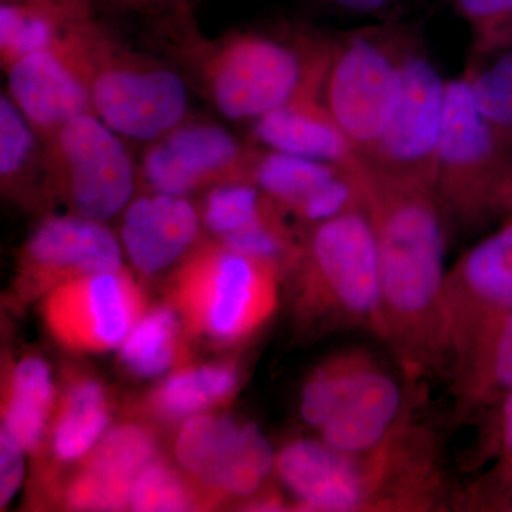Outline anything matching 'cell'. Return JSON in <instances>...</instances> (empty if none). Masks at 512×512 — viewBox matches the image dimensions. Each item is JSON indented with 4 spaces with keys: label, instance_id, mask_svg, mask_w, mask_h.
<instances>
[{
    "label": "cell",
    "instance_id": "obj_4",
    "mask_svg": "<svg viewBox=\"0 0 512 512\" xmlns=\"http://www.w3.org/2000/svg\"><path fill=\"white\" fill-rule=\"evenodd\" d=\"M94 116L126 140L151 143L190 119V84L171 62L138 52L94 23Z\"/></svg>",
    "mask_w": 512,
    "mask_h": 512
},
{
    "label": "cell",
    "instance_id": "obj_17",
    "mask_svg": "<svg viewBox=\"0 0 512 512\" xmlns=\"http://www.w3.org/2000/svg\"><path fill=\"white\" fill-rule=\"evenodd\" d=\"M402 404V394L392 377L377 370H345L338 406L322 436L340 453L372 450L386 436Z\"/></svg>",
    "mask_w": 512,
    "mask_h": 512
},
{
    "label": "cell",
    "instance_id": "obj_32",
    "mask_svg": "<svg viewBox=\"0 0 512 512\" xmlns=\"http://www.w3.org/2000/svg\"><path fill=\"white\" fill-rule=\"evenodd\" d=\"M473 32L477 52L487 55L512 43V0H451Z\"/></svg>",
    "mask_w": 512,
    "mask_h": 512
},
{
    "label": "cell",
    "instance_id": "obj_6",
    "mask_svg": "<svg viewBox=\"0 0 512 512\" xmlns=\"http://www.w3.org/2000/svg\"><path fill=\"white\" fill-rule=\"evenodd\" d=\"M124 140L89 113L43 141L53 198L73 214L101 222L126 210L136 197L140 175Z\"/></svg>",
    "mask_w": 512,
    "mask_h": 512
},
{
    "label": "cell",
    "instance_id": "obj_37",
    "mask_svg": "<svg viewBox=\"0 0 512 512\" xmlns=\"http://www.w3.org/2000/svg\"><path fill=\"white\" fill-rule=\"evenodd\" d=\"M494 370L498 380L512 389V316L505 323L497 350H495Z\"/></svg>",
    "mask_w": 512,
    "mask_h": 512
},
{
    "label": "cell",
    "instance_id": "obj_33",
    "mask_svg": "<svg viewBox=\"0 0 512 512\" xmlns=\"http://www.w3.org/2000/svg\"><path fill=\"white\" fill-rule=\"evenodd\" d=\"M342 372H323L306 384L302 393L301 416L309 426L322 429L338 406Z\"/></svg>",
    "mask_w": 512,
    "mask_h": 512
},
{
    "label": "cell",
    "instance_id": "obj_10",
    "mask_svg": "<svg viewBox=\"0 0 512 512\" xmlns=\"http://www.w3.org/2000/svg\"><path fill=\"white\" fill-rule=\"evenodd\" d=\"M256 151L255 143L239 140L220 124L190 117L146 144L138 161L140 184L190 197L221 185L252 183Z\"/></svg>",
    "mask_w": 512,
    "mask_h": 512
},
{
    "label": "cell",
    "instance_id": "obj_35",
    "mask_svg": "<svg viewBox=\"0 0 512 512\" xmlns=\"http://www.w3.org/2000/svg\"><path fill=\"white\" fill-rule=\"evenodd\" d=\"M92 5H106L110 8L131 10V12L167 13L188 5V0H89Z\"/></svg>",
    "mask_w": 512,
    "mask_h": 512
},
{
    "label": "cell",
    "instance_id": "obj_2",
    "mask_svg": "<svg viewBox=\"0 0 512 512\" xmlns=\"http://www.w3.org/2000/svg\"><path fill=\"white\" fill-rule=\"evenodd\" d=\"M357 174L379 242L383 301L397 315H421L443 286L444 232L436 195L360 165Z\"/></svg>",
    "mask_w": 512,
    "mask_h": 512
},
{
    "label": "cell",
    "instance_id": "obj_26",
    "mask_svg": "<svg viewBox=\"0 0 512 512\" xmlns=\"http://www.w3.org/2000/svg\"><path fill=\"white\" fill-rule=\"evenodd\" d=\"M458 275L481 301L512 309V222L471 249Z\"/></svg>",
    "mask_w": 512,
    "mask_h": 512
},
{
    "label": "cell",
    "instance_id": "obj_3",
    "mask_svg": "<svg viewBox=\"0 0 512 512\" xmlns=\"http://www.w3.org/2000/svg\"><path fill=\"white\" fill-rule=\"evenodd\" d=\"M416 40L412 30L394 22L332 37L322 97L359 160L392 119Z\"/></svg>",
    "mask_w": 512,
    "mask_h": 512
},
{
    "label": "cell",
    "instance_id": "obj_24",
    "mask_svg": "<svg viewBox=\"0 0 512 512\" xmlns=\"http://www.w3.org/2000/svg\"><path fill=\"white\" fill-rule=\"evenodd\" d=\"M275 464L274 451L261 430L244 424L198 484L214 497H245L264 484Z\"/></svg>",
    "mask_w": 512,
    "mask_h": 512
},
{
    "label": "cell",
    "instance_id": "obj_31",
    "mask_svg": "<svg viewBox=\"0 0 512 512\" xmlns=\"http://www.w3.org/2000/svg\"><path fill=\"white\" fill-rule=\"evenodd\" d=\"M194 490L173 468L153 461L148 464L131 491L134 511H187L195 505Z\"/></svg>",
    "mask_w": 512,
    "mask_h": 512
},
{
    "label": "cell",
    "instance_id": "obj_36",
    "mask_svg": "<svg viewBox=\"0 0 512 512\" xmlns=\"http://www.w3.org/2000/svg\"><path fill=\"white\" fill-rule=\"evenodd\" d=\"M322 2L350 15L384 18L387 13L392 12L400 0H322Z\"/></svg>",
    "mask_w": 512,
    "mask_h": 512
},
{
    "label": "cell",
    "instance_id": "obj_21",
    "mask_svg": "<svg viewBox=\"0 0 512 512\" xmlns=\"http://www.w3.org/2000/svg\"><path fill=\"white\" fill-rule=\"evenodd\" d=\"M345 170L350 168L258 146L252 183L279 208L299 215L325 185Z\"/></svg>",
    "mask_w": 512,
    "mask_h": 512
},
{
    "label": "cell",
    "instance_id": "obj_38",
    "mask_svg": "<svg viewBox=\"0 0 512 512\" xmlns=\"http://www.w3.org/2000/svg\"><path fill=\"white\" fill-rule=\"evenodd\" d=\"M504 431L507 446L510 447L512 450V396L510 397V399H508L507 404H505Z\"/></svg>",
    "mask_w": 512,
    "mask_h": 512
},
{
    "label": "cell",
    "instance_id": "obj_14",
    "mask_svg": "<svg viewBox=\"0 0 512 512\" xmlns=\"http://www.w3.org/2000/svg\"><path fill=\"white\" fill-rule=\"evenodd\" d=\"M201 210L188 197L144 190L123 211L121 247L144 275H156L200 244Z\"/></svg>",
    "mask_w": 512,
    "mask_h": 512
},
{
    "label": "cell",
    "instance_id": "obj_22",
    "mask_svg": "<svg viewBox=\"0 0 512 512\" xmlns=\"http://www.w3.org/2000/svg\"><path fill=\"white\" fill-rule=\"evenodd\" d=\"M53 402L49 366L26 357L13 370L3 404V427L25 451L39 448Z\"/></svg>",
    "mask_w": 512,
    "mask_h": 512
},
{
    "label": "cell",
    "instance_id": "obj_19",
    "mask_svg": "<svg viewBox=\"0 0 512 512\" xmlns=\"http://www.w3.org/2000/svg\"><path fill=\"white\" fill-rule=\"evenodd\" d=\"M89 0L0 2V63L3 72L22 57L45 49L74 26L93 18Z\"/></svg>",
    "mask_w": 512,
    "mask_h": 512
},
{
    "label": "cell",
    "instance_id": "obj_39",
    "mask_svg": "<svg viewBox=\"0 0 512 512\" xmlns=\"http://www.w3.org/2000/svg\"><path fill=\"white\" fill-rule=\"evenodd\" d=\"M0 2H18V0H0Z\"/></svg>",
    "mask_w": 512,
    "mask_h": 512
},
{
    "label": "cell",
    "instance_id": "obj_23",
    "mask_svg": "<svg viewBox=\"0 0 512 512\" xmlns=\"http://www.w3.org/2000/svg\"><path fill=\"white\" fill-rule=\"evenodd\" d=\"M109 420L104 387L97 380H77L60 403L53 429V453L64 463L86 456L103 437Z\"/></svg>",
    "mask_w": 512,
    "mask_h": 512
},
{
    "label": "cell",
    "instance_id": "obj_25",
    "mask_svg": "<svg viewBox=\"0 0 512 512\" xmlns=\"http://www.w3.org/2000/svg\"><path fill=\"white\" fill-rule=\"evenodd\" d=\"M237 386V373L225 365L183 370L168 377L154 392L151 406L167 419L197 416L227 400Z\"/></svg>",
    "mask_w": 512,
    "mask_h": 512
},
{
    "label": "cell",
    "instance_id": "obj_7",
    "mask_svg": "<svg viewBox=\"0 0 512 512\" xmlns=\"http://www.w3.org/2000/svg\"><path fill=\"white\" fill-rule=\"evenodd\" d=\"M512 194V143L481 116L466 77L448 80L434 195L474 212Z\"/></svg>",
    "mask_w": 512,
    "mask_h": 512
},
{
    "label": "cell",
    "instance_id": "obj_5",
    "mask_svg": "<svg viewBox=\"0 0 512 512\" xmlns=\"http://www.w3.org/2000/svg\"><path fill=\"white\" fill-rule=\"evenodd\" d=\"M275 266L205 239L175 272L177 312L200 335L220 342L244 338L274 308Z\"/></svg>",
    "mask_w": 512,
    "mask_h": 512
},
{
    "label": "cell",
    "instance_id": "obj_27",
    "mask_svg": "<svg viewBox=\"0 0 512 512\" xmlns=\"http://www.w3.org/2000/svg\"><path fill=\"white\" fill-rule=\"evenodd\" d=\"M278 205L252 183L221 185L205 192L202 222L212 237L224 239L268 220Z\"/></svg>",
    "mask_w": 512,
    "mask_h": 512
},
{
    "label": "cell",
    "instance_id": "obj_30",
    "mask_svg": "<svg viewBox=\"0 0 512 512\" xmlns=\"http://www.w3.org/2000/svg\"><path fill=\"white\" fill-rule=\"evenodd\" d=\"M477 110L512 143V50L487 66H473L464 73Z\"/></svg>",
    "mask_w": 512,
    "mask_h": 512
},
{
    "label": "cell",
    "instance_id": "obj_28",
    "mask_svg": "<svg viewBox=\"0 0 512 512\" xmlns=\"http://www.w3.org/2000/svg\"><path fill=\"white\" fill-rule=\"evenodd\" d=\"M177 333L178 320L173 309H153L128 333L121 345V357L138 375H161L173 365Z\"/></svg>",
    "mask_w": 512,
    "mask_h": 512
},
{
    "label": "cell",
    "instance_id": "obj_29",
    "mask_svg": "<svg viewBox=\"0 0 512 512\" xmlns=\"http://www.w3.org/2000/svg\"><path fill=\"white\" fill-rule=\"evenodd\" d=\"M238 429L237 421L229 417H190L175 441L178 464L200 483Z\"/></svg>",
    "mask_w": 512,
    "mask_h": 512
},
{
    "label": "cell",
    "instance_id": "obj_34",
    "mask_svg": "<svg viewBox=\"0 0 512 512\" xmlns=\"http://www.w3.org/2000/svg\"><path fill=\"white\" fill-rule=\"evenodd\" d=\"M23 448L2 429L0 433V504L12 500L23 478Z\"/></svg>",
    "mask_w": 512,
    "mask_h": 512
},
{
    "label": "cell",
    "instance_id": "obj_15",
    "mask_svg": "<svg viewBox=\"0 0 512 512\" xmlns=\"http://www.w3.org/2000/svg\"><path fill=\"white\" fill-rule=\"evenodd\" d=\"M156 440L137 424L114 427L90 451L83 470L67 488L73 510L119 511L130 507L141 471L156 457Z\"/></svg>",
    "mask_w": 512,
    "mask_h": 512
},
{
    "label": "cell",
    "instance_id": "obj_11",
    "mask_svg": "<svg viewBox=\"0 0 512 512\" xmlns=\"http://www.w3.org/2000/svg\"><path fill=\"white\" fill-rule=\"evenodd\" d=\"M144 311L143 293L126 269L77 276L50 289L47 328L74 350L101 352L123 345Z\"/></svg>",
    "mask_w": 512,
    "mask_h": 512
},
{
    "label": "cell",
    "instance_id": "obj_20",
    "mask_svg": "<svg viewBox=\"0 0 512 512\" xmlns=\"http://www.w3.org/2000/svg\"><path fill=\"white\" fill-rule=\"evenodd\" d=\"M0 187L5 197L29 207L53 200L45 143L5 92L0 96Z\"/></svg>",
    "mask_w": 512,
    "mask_h": 512
},
{
    "label": "cell",
    "instance_id": "obj_12",
    "mask_svg": "<svg viewBox=\"0 0 512 512\" xmlns=\"http://www.w3.org/2000/svg\"><path fill=\"white\" fill-rule=\"evenodd\" d=\"M306 256L346 311L367 315L383 301L379 242L363 202L313 225Z\"/></svg>",
    "mask_w": 512,
    "mask_h": 512
},
{
    "label": "cell",
    "instance_id": "obj_18",
    "mask_svg": "<svg viewBox=\"0 0 512 512\" xmlns=\"http://www.w3.org/2000/svg\"><path fill=\"white\" fill-rule=\"evenodd\" d=\"M328 444L295 441L276 458L282 481L305 507L315 511H349L362 500L359 471Z\"/></svg>",
    "mask_w": 512,
    "mask_h": 512
},
{
    "label": "cell",
    "instance_id": "obj_8",
    "mask_svg": "<svg viewBox=\"0 0 512 512\" xmlns=\"http://www.w3.org/2000/svg\"><path fill=\"white\" fill-rule=\"evenodd\" d=\"M447 82L419 39L407 53L396 109L375 147L360 167L397 183L434 192Z\"/></svg>",
    "mask_w": 512,
    "mask_h": 512
},
{
    "label": "cell",
    "instance_id": "obj_16",
    "mask_svg": "<svg viewBox=\"0 0 512 512\" xmlns=\"http://www.w3.org/2000/svg\"><path fill=\"white\" fill-rule=\"evenodd\" d=\"M256 146L311 160L359 167L355 148L349 143L323 101L322 93L296 97L254 121Z\"/></svg>",
    "mask_w": 512,
    "mask_h": 512
},
{
    "label": "cell",
    "instance_id": "obj_9",
    "mask_svg": "<svg viewBox=\"0 0 512 512\" xmlns=\"http://www.w3.org/2000/svg\"><path fill=\"white\" fill-rule=\"evenodd\" d=\"M96 19L74 26L52 45L6 70L9 99L43 141L70 120L93 113L92 30Z\"/></svg>",
    "mask_w": 512,
    "mask_h": 512
},
{
    "label": "cell",
    "instance_id": "obj_13",
    "mask_svg": "<svg viewBox=\"0 0 512 512\" xmlns=\"http://www.w3.org/2000/svg\"><path fill=\"white\" fill-rule=\"evenodd\" d=\"M123 268L120 239L104 222L82 215H52L33 231L19 258L29 288H55L77 276Z\"/></svg>",
    "mask_w": 512,
    "mask_h": 512
},
{
    "label": "cell",
    "instance_id": "obj_1",
    "mask_svg": "<svg viewBox=\"0 0 512 512\" xmlns=\"http://www.w3.org/2000/svg\"><path fill=\"white\" fill-rule=\"evenodd\" d=\"M161 45L221 116L254 121L302 94L322 93L332 37L302 28L232 30L210 37L190 5L167 13Z\"/></svg>",
    "mask_w": 512,
    "mask_h": 512
}]
</instances>
